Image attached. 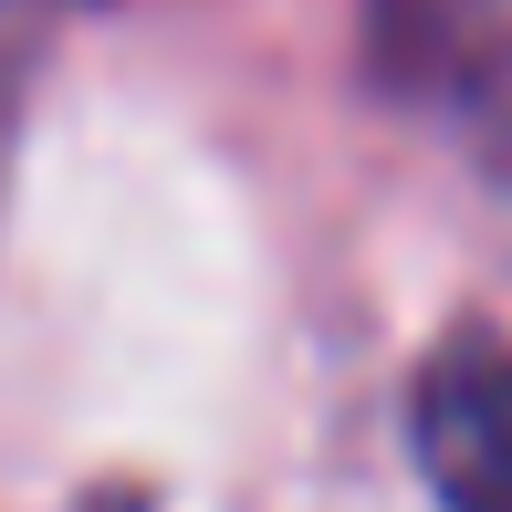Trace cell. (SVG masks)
<instances>
[{"instance_id":"cell-2","label":"cell","mask_w":512,"mask_h":512,"mask_svg":"<svg viewBox=\"0 0 512 512\" xmlns=\"http://www.w3.org/2000/svg\"><path fill=\"white\" fill-rule=\"evenodd\" d=\"M408 439L439 512H512V335H439L408 387Z\"/></svg>"},{"instance_id":"cell-1","label":"cell","mask_w":512,"mask_h":512,"mask_svg":"<svg viewBox=\"0 0 512 512\" xmlns=\"http://www.w3.org/2000/svg\"><path fill=\"white\" fill-rule=\"evenodd\" d=\"M366 74L512 157V0H366Z\"/></svg>"}]
</instances>
